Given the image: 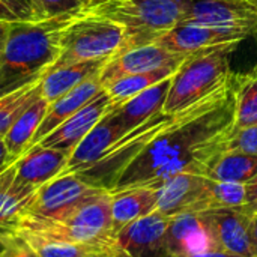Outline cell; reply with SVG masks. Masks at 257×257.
Instances as JSON below:
<instances>
[{"mask_svg": "<svg viewBox=\"0 0 257 257\" xmlns=\"http://www.w3.org/2000/svg\"><path fill=\"white\" fill-rule=\"evenodd\" d=\"M50 102L42 98V95L35 99L32 104H29L20 116L14 120L11 128L3 137V142L6 145L9 160L14 164L24 152H27L32 146V140L41 126Z\"/></svg>", "mask_w": 257, "mask_h": 257, "instance_id": "21", "label": "cell"}, {"mask_svg": "<svg viewBox=\"0 0 257 257\" xmlns=\"http://www.w3.org/2000/svg\"><path fill=\"white\" fill-rule=\"evenodd\" d=\"M83 11L122 24L123 51L152 44L175 27L182 17V0H89Z\"/></svg>", "mask_w": 257, "mask_h": 257, "instance_id": "3", "label": "cell"}, {"mask_svg": "<svg viewBox=\"0 0 257 257\" xmlns=\"http://www.w3.org/2000/svg\"><path fill=\"white\" fill-rule=\"evenodd\" d=\"M184 257H244L233 254V253H227L223 250H209V251H203V253H197V254H191V256Z\"/></svg>", "mask_w": 257, "mask_h": 257, "instance_id": "36", "label": "cell"}, {"mask_svg": "<svg viewBox=\"0 0 257 257\" xmlns=\"http://www.w3.org/2000/svg\"><path fill=\"white\" fill-rule=\"evenodd\" d=\"M21 2H24V3H26V5L29 6V0H21ZM29 8H30V6H29Z\"/></svg>", "mask_w": 257, "mask_h": 257, "instance_id": "40", "label": "cell"}, {"mask_svg": "<svg viewBox=\"0 0 257 257\" xmlns=\"http://www.w3.org/2000/svg\"><path fill=\"white\" fill-rule=\"evenodd\" d=\"M245 194H247V206L256 212L257 211V175L245 184Z\"/></svg>", "mask_w": 257, "mask_h": 257, "instance_id": "34", "label": "cell"}, {"mask_svg": "<svg viewBox=\"0 0 257 257\" xmlns=\"http://www.w3.org/2000/svg\"><path fill=\"white\" fill-rule=\"evenodd\" d=\"M15 236L24 239L39 257H110L114 244L110 245H93V244H78L56 241L32 233L17 232Z\"/></svg>", "mask_w": 257, "mask_h": 257, "instance_id": "25", "label": "cell"}, {"mask_svg": "<svg viewBox=\"0 0 257 257\" xmlns=\"http://www.w3.org/2000/svg\"><path fill=\"white\" fill-rule=\"evenodd\" d=\"M99 74L87 78L86 81H83L81 84H78L72 90L66 92L65 95H62L56 101L50 102L47 114H45L41 126L38 128V131L32 140V146L36 145L38 142H41L47 134H50L53 130H56L62 122H65L68 117H71L74 113H77L80 108H83L98 93H101L104 90Z\"/></svg>", "mask_w": 257, "mask_h": 257, "instance_id": "18", "label": "cell"}, {"mask_svg": "<svg viewBox=\"0 0 257 257\" xmlns=\"http://www.w3.org/2000/svg\"><path fill=\"white\" fill-rule=\"evenodd\" d=\"M257 175V155L226 151L211 166L208 176L218 182L247 184Z\"/></svg>", "mask_w": 257, "mask_h": 257, "instance_id": "26", "label": "cell"}, {"mask_svg": "<svg viewBox=\"0 0 257 257\" xmlns=\"http://www.w3.org/2000/svg\"><path fill=\"white\" fill-rule=\"evenodd\" d=\"M158 208V190L134 187L111 193L113 229L117 232L126 224L155 212Z\"/></svg>", "mask_w": 257, "mask_h": 257, "instance_id": "19", "label": "cell"}, {"mask_svg": "<svg viewBox=\"0 0 257 257\" xmlns=\"http://www.w3.org/2000/svg\"><path fill=\"white\" fill-rule=\"evenodd\" d=\"M245 39L247 38L241 35L224 30H217L199 24L178 23L175 27L161 35L155 42L178 54H193L215 47L239 45Z\"/></svg>", "mask_w": 257, "mask_h": 257, "instance_id": "17", "label": "cell"}, {"mask_svg": "<svg viewBox=\"0 0 257 257\" xmlns=\"http://www.w3.org/2000/svg\"><path fill=\"white\" fill-rule=\"evenodd\" d=\"M35 193L14 187V166L0 173V244L15 236L18 223Z\"/></svg>", "mask_w": 257, "mask_h": 257, "instance_id": "22", "label": "cell"}, {"mask_svg": "<svg viewBox=\"0 0 257 257\" xmlns=\"http://www.w3.org/2000/svg\"><path fill=\"white\" fill-rule=\"evenodd\" d=\"M179 23L257 36V6L250 0H182Z\"/></svg>", "mask_w": 257, "mask_h": 257, "instance_id": "7", "label": "cell"}, {"mask_svg": "<svg viewBox=\"0 0 257 257\" xmlns=\"http://www.w3.org/2000/svg\"><path fill=\"white\" fill-rule=\"evenodd\" d=\"M226 151H238L257 155V125L239 131H230L226 142Z\"/></svg>", "mask_w": 257, "mask_h": 257, "instance_id": "31", "label": "cell"}, {"mask_svg": "<svg viewBox=\"0 0 257 257\" xmlns=\"http://www.w3.org/2000/svg\"><path fill=\"white\" fill-rule=\"evenodd\" d=\"M105 190L92 187L74 173H62L36 190L24 215L35 218H57L71 208Z\"/></svg>", "mask_w": 257, "mask_h": 257, "instance_id": "8", "label": "cell"}, {"mask_svg": "<svg viewBox=\"0 0 257 257\" xmlns=\"http://www.w3.org/2000/svg\"><path fill=\"white\" fill-rule=\"evenodd\" d=\"M232 123L229 80L196 104L175 113V119L122 172L111 193L134 187L158 188L178 173L208 176L214 161L226 152Z\"/></svg>", "mask_w": 257, "mask_h": 257, "instance_id": "1", "label": "cell"}, {"mask_svg": "<svg viewBox=\"0 0 257 257\" xmlns=\"http://www.w3.org/2000/svg\"><path fill=\"white\" fill-rule=\"evenodd\" d=\"M125 39L126 30L122 24L81 11L63 29L59 57L48 71L78 62L110 59L122 51Z\"/></svg>", "mask_w": 257, "mask_h": 257, "instance_id": "5", "label": "cell"}, {"mask_svg": "<svg viewBox=\"0 0 257 257\" xmlns=\"http://www.w3.org/2000/svg\"><path fill=\"white\" fill-rule=\"evenodd\" d=\"M173 119L175 114H166L164 111L152 116L151 119H148L146 122L125 134L120 140H117L105 152V155L95 164L74 175H77L81 181L92 187L111 193L117 179L120 178L122 172L128 167V164Z\"/></svg>", "mask_w": 257, "mask_h": 257, "instance_id": "6", "label": "cell"}, {"mask_svg": "<svg viewBox=\"0 0 257 257\" xmlns=\"http://www.w3.org/2000/svg\"><path fill=\"white\" fill-rule=\"evenodd\" d=\"M114 104L116 102L111 101L110 95L104 89L89 104H86L83 108H80L77 113H74L71 117L62 122L56 130L47 134L36 145H41L44 148L65 151L71 155V152L77 148V145L111 110Z\"/></svg>", "mask_w": 257, "mask_h": 257, "instance_id": "11", "label": "cell"}, {"mask_svg": "<svg viewBox=\"0 0 257 257\" xmlns=\"http://www.w3.org/2000/svg\"><path fill=\"white\" fill-rule=\"evenodd\" d=\"M41 96V80L0 98V139L5 137L20 113Z\"/></svg>", "mask_w": 257, "mask_h": 257, "instance_id": "29", "label": "cell"}, {"mask_svg": "<svg viewBox=\"0 0 257 257\" xmlns=\"http://www.w3.org/2000/svg\"><path fill=\"white\" fill-rule=\"evenodd\" d=\"M172 77L161 83H157L155 86L146 89L145 92L136 95L134 98L116 105V116L128 131H133L152 116L163 111L169 95Z\"/></svg>", "mask_w": 257, "mask_h": 257, "instance_id": "20", "label": "cell"}, {"mask_svg": "<svg viewBox=\"0 0 257 257\" xmlns=\"http://www.w3.org/2000/svg\"><path fill=\"white\" fill-rule=\"evenodd\" d=\"M89 0H29L32 21H45L65 14L81 12Z\"/></svg>", "mask_w": 257, "mask_h": 257, "instance_id": "30", "label": "cell"}, {"mask_svg": "<svg viewBox=\"0 0 257 257\" xmlns=\"http://www.w3.org/2000/svg\"><path fill=\"white\" fill-rule=\"evenodd\" d=\"M9 166H12V163L9 160V154H8L6 145H5L3 139H0V173L3 170H6Z\"/></svg>", "mask_w": 257, "mask_h": 257, "instance_id": "35", "label": "cell"}, {"mask_svg": "<svg viewBox=\"0 0 257 257\" xmlns=\"http://www.w3.org/2000/svg\"><path fill=\"white\" fill-rule=\"evenodd\" d=\"M250 2H251V3H254V5L257 6V0H250Z\"/></svg>", "mask_w": 257, "mask_h": 257, "instance_id": "41", "label": "cell"}, {"mask_svg": "<svg viewBox=\"0 0 257 257\" xmlns=\"http://www.w3.org/2000/svg\"><path fill=\"white\" fill-rule=\"evenodd\" d=\"M14 21L0 57V98L39 81L57 60L63 29L77 15Z\"/></svg>", "mask_w": 257, "mask_h": 257, "instance_id": "2", "label": "cell"}, {"mask_svg": "<svg viewBox=\"0 0 257 257\" xmlns=\"http://www.w3.org/2000/svg\"><path fill=\"white\" fill-rule=\"evenodd\" d=\"M167 245L173 257L218 250L206 212H187L172 217L167 227Z\"/></svg>", "mask_w": 257, "mask_h": 257, "instance_id": "13", "label": "cell"}, {"mask_svg": "<svg viewBox=\"0 0 257 257\" xmlns=\"http://www.w3.org/2000/svg\"><path fill=\"white\" fill-rule=\"evenodd\" d=\"M188 56L190 54L173 53L157 42L123 50L107 60L99 74L101 83L105 89L113 81L128 75L154 71L169 65H181Z\"/></svg>", "mask_w": 257, "mask_h": 257, "instance_id": "9", "label": "cell"}, {"mask_svg": "<svg viewBox=\"0 0 257 257\" xmlns=\"http://www.w3.org/2000/svg\"><path fill=\"white\" fill-rule=\"evenodd\" d=\"M230 93L233 101L232 131L257 125V65L232 74Z\"/></svg>", "mask_w": 257, "mask_h": 257, "instance_id": "24", "label": "cell"}, {"mask_svg": "<svg viewBox=\"0 0 257 257\" xmlns=\"http://www.w3.org/2000/svg\"><path fill=\"white\" fill-rule=\"evenodd\" d=\"M32 21L30 8L21 0H0V21Z\"/></svg>", "mask_w": 257, "mask_h": 257, "instance_id": "32", "label": "cell"}, {"mask_svg": "<svg viewBox=\"0 0 257 257\" xmlns=\"http://www.w3.org/2000/svg\"><path fill=\"white\" fill-rule=\"evenodd\" d=\"M0 257H39L35 250L20 236H12L11 239L0 244Z\"/></svg>", "mask_w": 257, "mask_h": 257, "instance_id": "33", "label": "cell"}, {"mask_svg": "<svg viewBox=\"0 0 257 257\" xmlns=\"http://www.w3.org/2000/svg\"><path fill=\"white\" fill-rule=\"evenodd\" d=\"M68 160L69 154L65 151L35 145L12 164L14 187L35 193L44 184L62 175Z\"/></svg>", "mask_w": 257, "mask_h": 257, "instance_id": "12", "label": "cell"}, {"mask_svg": "<svg viewBox=\"0 0 257 257\" xmlns=\"http://www.w3.org/2000/svg\"><path fill=\"white\" fill-rule=\"evenodd\" d=\"M238 45H224L190 54L172 77L163 111L175 114L226 84L232 77L230 54Z\"/></svg>", "mask_w": 257, "mask_h": 257, "instance_id": "4", "label": "cell"}, {"mask_svg": "<svg viewBox=\"0 0 257 257\" xmlns=\"http://www.w3.org/2000/svg\"><path fill=\"white\" fill-rule=\"evenodd\" d=\"M9 26H11V23L0 21V57H2V53H3V48H5V44H6V39H8Z\"/></svg>", "mask_w": 257, "mask_h": 257, "instance_id": "37", "label": "cell"}, {"mask_svg": "<svg viewBox=\"0 0 257 257\" xmlns=\"http://www.w3.org/2000/svg\"><path fill=\"white\" fill-rule=\"evenodd\" d=\"M178 68H179V65H169V66H163V68H158L154 71L128 75V77L113 81L111 84H108L105 87V90L110 95L113 102L122 104V102L134 98L136 95L145 92L146 89L155 86L157 83H161V81L170 78L176 72Z\"/></svg>", "mask_w": 257, "mask_h": 257, "instance_id": "27", "label": "cell"}, {"mask_svg": "<svg viewBox=\"0 0 257 257\" xmlns=\"http://www.w3.org/2000/svg\"><path fill=\"white\" fill-rule=\"evenodd\" d=\"M116 105L117 104L111 107V110L89 131V134L71 152L63 173H77L90 167L98 160H101L117 140H120L125 134L130 133L117 119L114 111Z\"/></svg>", "mask_w": 257, "mask_h": 257, "instance_id": "15", "label": "cell"}, {"mask_svg": "<svg viewBox=\"0 0 257 257\" xmlns=\"http://www.w3.org/2000/svg\"><path fill=\"white\" fill-rule=\"evenodd\" d=\"M250 232H251V244H253V250H254V257H257V211L251 218Z\"/></svg>", "mask_w": 257, "mask_h": 257, "instance_id": "38", "label": "cell"}, {"mask_svg": "<svg viewBox=\"0 0 257 257\" xmlns=\"http://www.w3.org/2000/svg\"><path fill=\"white\" fill-rule=\"evenodd\" d=\"M247 205L245 184L218 182L208 178L203 200V212L215 209H233Z\"/></svg>", "mask_w": 257, "mask_h": 257, "instance_id": "28", "label": "cell"}, {"mask_svg": "<svg viewBox=\"0 0 257 257\" xmlns=\"http://www.w3.org/2000/svg\"><path fill=\"white\" fill-rule=\"evenodd\" d=\"M208 178L193 173H178L164 181L158 188V208L167 217L187 212H203Z\"/></svg>", "mask_w": 257, "mask_h": 257, "instance_id": "16", "label": "cell"}, {"mask_svg": "<svg viewBox=\"0 0 257 257\" xmlns=\"http://www.w3.org/2000/svg\"><path fill=\"white\" fill-rule=\"evenodd\" d=\"M110 257H131L130 254H126L123 250H120L116 244H114V247H113V250H111V254Z\"/></svg>", "mask_w": 257, "mask_h": 257, "instance_id": "39", "label": "cell"}, {"mask_svg": "<svg viewBox=\"0 0 257 257\" xmlns=\"http://www.w3.org/2000/svg\"><path fill=\"white\" fill-rule=\"evenodd\" d=\"M170 217L155 211L142 217L116 235V245L131 257H173L167 245Z\"/></svg>", "mask_w": 257, "mask_h": 257, "instance_id": "10", "label": "cell"}, {"mask_svg": "<svg viewBox=\"0 0 257 257\" xmlns=\"http://www.w3.org/2000/svg\"><path fill=\"white\" fill-rule=\"evenodd\" d=\"M218 245V250L238 256L254 257L251 244V218L254 212L245 205L233 209L205 211Z\"/></svg>", "mask_w": 257, "mask_h": 257, "instance_id": "14", "label": "cell"}, {"mask_svg": "<svg viewBox=\"0 0 257 257\" xmlns=\"http://www.w3.org/2000/svg\"><path fill=\"white\" fill-rule=\"evenodd\" d=\"M108 59L101 60H87L60 66L57 69L48 71L41 78V95L48 102L56 101L66 92L72 90L87 78L99 74L105 66Z\"/></svg>", "mask_w": 257, "mask_h": 257, "instance_id": "23", "label": "cell"}]
</instances>
